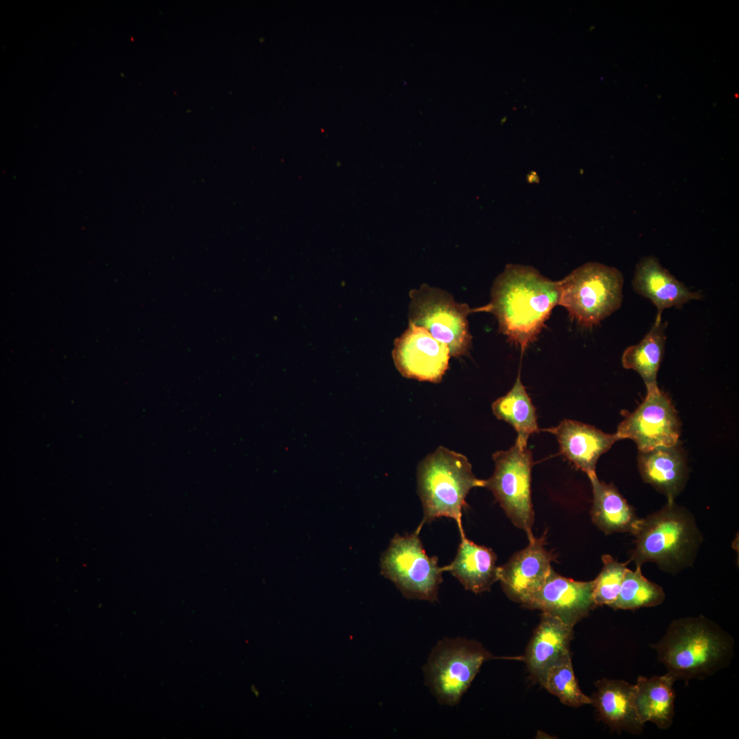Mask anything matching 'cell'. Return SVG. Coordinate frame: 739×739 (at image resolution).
<instances>
[{
  "label": "cell",
  "instance_id": "6da1fadb",
  "mask_svg": "<svg viewBox=\"0 0 739 739\" xmlns=\"http://www.w3.org/2000/svg\"><path fill=\"white\" fill-rule=\"evenodd\" d=\"M491 296L490 303L480 310L493 313L501 333L524 350L558 304L559 281L543 276L533 267L508 264L495 280Z\"/></svg>",
  "mask_w": 739,
  "mask_h": 739
},
{
  "label": "cell",
  "instance_id": "7a4b0ae2",
  "mask_svg": "<svg viewBox=\"0 0 739 739\" xmlns=\"http://www.w3.org/2000/svg\"><path fill=\"white\" fill-rule=\"evenodd\" d=\"M651 647L667 673L676 679H703L725 667L733 656L732 638L703 617L671 622L664 636Z\"/></svg>",
  "mask_w": 739,
  "mask_h": 739
},
{
  "label": "cell",
  "instance_id": "3957f363",
  "mask_svg": "<svg viewBox=\"0 0 739 739\" xmlns=\"http://www.w3.org/2000/svg\"><path fill=\"white\" fill-rule=\"evenodd\" d=\"M633 535L629 562L636 566L653 562L672 574L693 565L703 541L692 514L675 501L640 519Z\"/></svg>",
  "mask_w": 739,
  "mask_h": 739
},
{
  "label": "cell",
  "instance_id": "277c9868",
  "mask_svg": "<svg viewBox=\"0 0 739 739\" xmlns=\"http://www.w3.org/2000/svg\"><path fill=\"white\" fill-rule=\"evenodd\" d=\"M417 482L424 510L421 525L445 517L454 519L463 533L461 517L466 497L472 488L485 486V480L472 472L467 458L440 446L418 465Z\"/></svg>",
  "mask_w": 739,
  "mask_h": 739
},
{
  "label": "cell",
  "instance_id": "5b68a950",
  "mask_svg": "<svg viewBox=\"0 0 739 739\" xmlns=\"http://www.w3.org/2000/svg\"><path fill=\"white\" fill-rule=\"evenodd\" d=\"M623 277L617 268L589 262L559 281L558 304L587 328L616 311L623 300Z\"/></svg>",
  "mask_w": 739,
  "mask_h": 739
},
{
  "label": "cell",
  "instance_id": "8992f818",
  "mask_svg": "<svg viewBox=\"0 0 739 739\" xmlns=\"http://www.w3.org/2000/svg\"><path fill=\"white\" fill-rule=\"evenodd\" d=\"M491 658L492 655L477 641L461 637L442 638L423 666L425 684L439 703L456 705L483 663Z\"/></svg>",
  "mask_w": 739,
  "mask_h": 739
},
{
  "label": "cell",
  "instance_id": "52a82bcc",
  "mask_svg": "<svg viewBox=\"0 0 739 739\" xmlns=\"http://www.w3.org/2000/svg\"><path fill=\"white\" fill-rule=\"evenodd\" d=\"M422 526L411 534L395 535L382 554L381 574L406 598L435 601L446 567L426 554L419 537Z\"/></svg>",
  "mask_w": 739,
  "mask_h": 739
},
{
  "label": "cell",
  "instance_id": "ba28073f",
  "mask_svg": "<svg viewBox=\"0 0 739 739\" xmlns=\"http://www.w3.org/2000/svg\"><path fill=\"white\" fill-rule=\"evenodd\" d=\"M409 322L446 344L450 355H465L471 344L467 316L472 309L439 288L423 284L410 292Z\"/></svg>",
  "mask_w": 739,
  "mask_h": 739
},
{
  "label": "cell",
  "instance_id": "9c48e42d",
  "mask_svg": "<svg viewBox=\"0 0 739 739\" xmlns=\"http://www.w3.org/2000/svg\"><path fill=\"white\" fill-rule=\"evenodd\" d=\"M493 459L494 472L485 480L484 487L491 491L506 515L515 526L526 532L530 541L534 537L530 491L532 452L527 445L515 441L508 450L495 452Z\"/></svg>",
  "mask_w": 739,
  "mask_h": 739
},
{
  "label": "cell",
  "instance_id": "30bf717a",
  "mask_svg": "<svg viewBox=\"0 0 739 739\" xmlns=\"http://www.w3.org/2000/svg\"><path fill=\"white\" fill-rule=\"evenodd\" d=\"M646 387L645 400L634 412L626 413L615 434L619 440H632L641 452L676 445L681 423L671 400L657 384Z\"/></svg>",
  "mask_w": 739,
  "mask_h": 739
},
{
  "label": "cell",
  "instance_id": "8fae6325",
  "mask_svg": "<svg viewBox=\"0 0 739 739\" xmlns=\"http://www.w3.org/2000/svg\"><path fill=\"white\" fill-rule=\"evenodd\" d=\"M392 356L403 376L432 383L442 379L451 356L446 344L424 328L410 322L406 330L395 340Z\"/></svg>",
  "mask_w": 739,
  "mask_h": 739
},
{
  "label": "cell",
  "instance_id": "7c38bea8",
  "mask_svg": "<svg viewBox=\"0 0 739 739\" xmlns=\"http://www.w3.org/2000/svg\"><path fill=\"white\" fill-rule=\"evenodd\" d=\"M545 535L534 537L528 545L498 568V580L508 597L523 605L543 585L556 556L545 549Z\"/></svg>",
  "mask_w": 739,
  "mask_h": 739
},
{
  "label": "cell",
  "instance_id": "4fadbf2b",
  "mask_svg": "<svg viewBox=\"0 0 739 739\" xmlns=\"http://www.w3.org/2000/svg\"><path fill=\"white\" fill-rule=\"evenodd\" d=\"M594 580L575 581L552 569L548 578L524 605L555 616L573 627L595 606L593 597Z\"/></svg>",
  "mask_w": 739,
  "mask_h": 739
},
{
  "label": "cell",
  "instance_id": "5bb4252c",
  "mask_svg": "<svg viewBox=\"0 0 739 739\" xmlns=\"http://www.w3.org/2000/svg\"><path fill=\"white\" fill-rule=\"evenodd\" d=\"M545 430L556 437L562 454L588 477L596 474L600 456L619 441L615 433H606L593 426L567 419Z\"/></svg>",
  "mask_w": 739,
  "mask_h": 739
},
{
  "label": "cell",
  "instance_id": "9a60e30c",
  "mask_svg": "<svg viewBox=\"0 0 739 739\" xmlns=\"http://www.w3.org/2000/svg\"><path fill=\"white\" fill-rule=\"evenodd\" d=\"M573 627L559 618L543 612L524 659L531 675L539 683L550 667L571 660L569 647Z\"/></svg>",
  "mask_w": 739,
  "mask_h": 739
},
{
  "label": "cell",
  "instance_id": "2e32d148",
  "mask_svg": "<svg viewBox=\"0 0 739 739\" xmlns=\"http://www.w3.org/2000/svg\"><path fill=\"white\" fill-rule=\"evenodd\" d=\"M637 462L642 479L664 495L668 502L675 501L686 485L688 473L686 456L679 443L638 451Z\"/></svg>",
  "mask_w": 739,
  "mask_h": 739
},
{
  "label": "cell",
  "instance_id": "e0dca14e",
  "mask_svg": "<svg viewBox=\"0 0 739 739\" xmlns=\"http://www.w3.org/2000/svg\"><path fill=\"white\" fill-rule=\"evenodd\" d=\"M632 286L638 294L654 304L657 316H662L665 309L681 307L690 300L702 298L699 292L690 291L652 256L644 257L637 264Z\"/></svg>",
  "mask_w": 739,
  "mask_h": 739
},
{
  "label": "cell",
  "instance_id": "ac0fdd59",
  "mask_svg": "<svg viewBox=\"0 0 739 739\" xmlns=\"http://www.w3.org/2000/svg\"><path fill=\"white\" fill-rule=\"evenodd\" d=\"M595 686L597 690L591 697V704L601 719L617 731L641 733L644 724L634 706V685L623 680L603 678Z\"/></svg>",
  "mask_w": 739,
  "mask_h": 739
},
{
  "label": "cell",
  "instance_id": "d6986e66",
  "mask_svg": "<svg viewBox=\"0 0 739 739\" xmlns=\"http://www.w3.org/2000/svg\"><path fill=\"white\" fill-rule=\"evenodd\" d=\"M496 560L491 549L477 545L463 533L456 557L445 567L465 589L480 593L489 591L498 580Z\"/></svg>",
  "mask_w": 739,
  "mask_h": 739
},
{
  "label": "cell",
  "instance_id": "ffe728a7",
  "mask_svg": "<svg viewBox=\"0 0 739 739\" xmlns=\"http://www.w3.org/2000/svg\"><path fill=\"white\" fill-rule=\"evenodd\" d=\"M593 489L591 512L593 522L605 534H634L640 518L613 484L600 481L597 475L588 477Z\"/></svg>",
  "mask_w": 739,
  "mask_h": 739
},
{
  "label": "cell",
  "instance_id": "44dd1931",
  "mask_svg": "<svg viewBox=\"0 0 739 739\" xmlns=\"http://www.w3.org/2000/svg\"><path fill=\"white\" fill-rule=\"evenodd\" d=\"M675 680L669 673L661 676L638 677L634 684V702L643 724L650 721L662 729L671 726L675 715V692L673 685Z\"/></svg>",
  "mask_w": 739,
  "mask_h": 739
},
{
  "label": "cell",
  "instance_id": "7402d4cb",
  "mask_svg": "<svg viewBox=\"0 0 739 739\" xmlns=\"http://www.w3.org/2000/svg\"><path fill=\"white\" fill-rule=\"evenodd\" d=\"M666 326L662 316H656L653 326L643 339L628 347L622 355L623 366L636 371L646 387L657 384V374L664 352Z\"/></svg>",
  "mask_w": 739,
  "mask_h": 739
},
{
  "label": "cell",
  "instance_id": "603a6c76",
  "mask_svg": "<svg viewBox=\"0 0 739 739\" xmlns=\"http://www.w3.org/2000/svg\"><path fill=\"white\" fill-rule=\"evenodd\" d=\"M494 415L510 424L517 432L516 441L527 445L529 437L539 432L536 409L519 374L512 389L492 404Z\"/></svg>",
  "mask_w": 739,
  "mask_h": 739
},
{
  "label": "cell",
  "instance_id": "cb8c5ba5",
  "mask_svg": "<svg viewBox=\"0 0 739 739\" xmlns=\"http://www.w3.org/2000/svg\"><path fill=\"white\" fill-rule=\"evenodd\" d=\"M664 598L662 588L643 575L641 566H636L634 571L627 569L618 597L610 607L614 610L653 607L661 604Z\"/></svg>",
  "mask_w": 739,
  "mask_h": 739
},
{
  "label": "cell",
  "instance_id": "d4e9b609",
  "mask_svg": "<svg viewBox=\"0 0 739 739\" xmlns=\"http://www.w3.org/2000/svg\"><path fill=\"white\" fill-rule=\"evenodd\" d=\"M541 684L569 706L577 708L592 703L591 698L580 688L571 660L550 667Z\"/></svg>",
  "mask_w": 739,
  "mask_h": 739
},
{
  "label": "cell",
  "instance_id": "484cf974",
  "mask_svg": "<svg viewBox=\"0 0 739 739\" xmlns=\"http://www.w3.org/2000/svg\"><path fill=\"white\" fill-rule=\"evenodd\" d=\"M603 568L594 580L593 600L596 606H610L617 599L630 562H619L608 554L602 556Z\"/></svg>",
  "mask_w": 739,
  "mask_h": 739
}]
</instances>
